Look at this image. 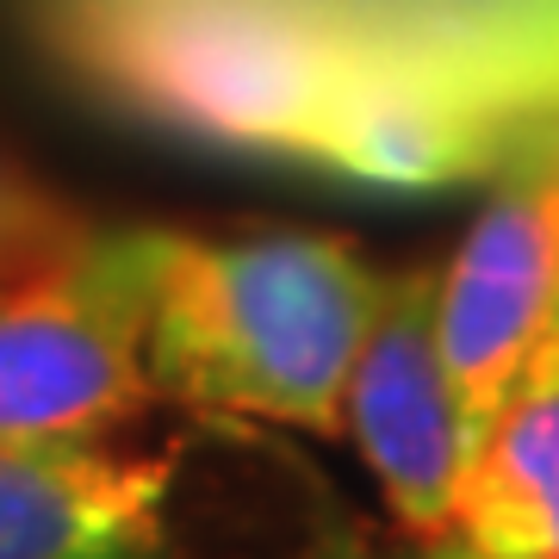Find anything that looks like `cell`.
Masks as SVG:
<instances>
[{"mask_svg":"<svg viewBox=\"0 0 559 559\" xmlns=\"http://www.w3.org/2000/svg\"><path fill=\"white\" fill-rule=\"evenodd\" d=\"M385 274L318 230H156L150 385L200 417L342 436V392Z\"/></svg>","mask_w":559,"mask_h":559,"instance_id":"6da1fadb","label":"cell"},{"mask_svg":"<svg viewBox=\"0 0 559 559\" xmlns=\"http://www.w3.org/2000/svg\"><path fill=\"white\" fill-rule=\"evenodd\" d=\"M156 230H87L0 286V441H106L150 385Z\"/></svg>","mask_w":559,"mask_h":559,"instance_id":"7a4b0ae2","label":"cell"},{"mask_svg":"<svg viewBox=\"0 0 559 559\" xmlns=\"http://www.w3.org/2000/svg\"><path fill=\"white\" fill-rule=\"evenodd\" d=\"M436 342L479 448L510 392L559 348V162L522 168L436 267Z\"/></svg>","mask_w":559,"mask_h":559,"instance_id":"3957f363","label":"cell"},{"mask_svg":"<svg viewBox=\"0 0 559 559\" xmlns=\"http://www.w3.org/2000/svg\"><path fill=\"white\" fill-rule=\"evenodd\" d=\"M342 436L360 448L404 535L454 540L473 436L460 423L454 385L441 367L436 267L385 274L373 330L360 342L348 392H342Z\"/></svg>","mask_w":559,"mask_h":559,"instance_id":"277c9868","label":"cell"},{"mask_svg":"<svg viewBox=\"0 0 559 559\" xmlns=\"http://www.w3.org/2000/svg\"><path fill=\"white\" fill-rule=\"evenodd\" d=\"M175 460L106 441H0V559H168Z\"/></svg>","mask_w":559,"mask_h":559,"instance_id":"5b68a950","label":"cell"},{"mask_svg":"<svg viewBox=\"0 0 559 559\" xmlns=\"http://www.w3.org/2000/svg\"><path fill=\"white\" fill-rule=\"evenodd\" d=\"M454 540L485 559H559V348L479 436L460 479Z\"/></svg>","mask_w":559,"mask_h":559,"instance_id":"8992f818","label":"cell"},{"mask_svg":"<svg viewBox=\"0 0 559 559\" xmlns=\"http://www.w3.org/2000/svg\"><path fill=\"white\" fill-rule=\"evenodd\" d=\"M81 237H87V224L75 218V205L57 200L32 168H20L0 150V286L57 261Z\"/></svg>","mask_w":559,"mask_h":559,"instance_id":"52a82bcc","label":"cell"},{"mask_svg":"<svg viewBox=\"0 0 559 559\" xmlns=\"http://www.w3.org/2000/svg\"><path fill=\"white\" fill-rule=\"evenodd\" d=\"M429 559H485V554H473L466 540H429Z\"/></svg>","mask_w":559,"mask_h":559,"instance_id":"ba28073f","label":"cell"}]
</instances>
